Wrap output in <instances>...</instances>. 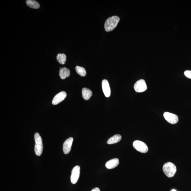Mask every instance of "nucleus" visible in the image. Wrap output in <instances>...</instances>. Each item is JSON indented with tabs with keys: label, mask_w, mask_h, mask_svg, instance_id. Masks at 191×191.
Wrapping results in <instances>:
<instances>
[{
	"label": "nucleus",
	"mask_w": 191,
	"mask_h": 191,
	"mask_svg": "<svg viewBox=\"0 0 191 191\" xmlns=\"http://www.w3.org/2000/svg\"><path fill=\"white\" fill-rule=\"evenodd\" d=\"M120 20L118 16H114L108 18L104 23V29L106 32L112 31L116 27Z\"/></svg>",
	"instance_id": "obj_1"
},
{
	"label": "nucleus",
	"mask_w": 191,
	"mask_h": 191,
	"mask_svg": "<svg viewBox=\"0 0 191 191\" xmlns=\"http://www.w3.org/2000/svg\"><path fill=\"white\" fill-rule=\"evenodd\" d=\"M163 171L167 177H173L176 174L177 169L176 166L171 162H168L164 164L163 167Z\"/></svg>",
	"instance_id": "obj_2"
},
{
	"label": "nucleus",
	"mask_w": 191,
	"mask_h": 191,
	"mask_svg": "<svg viewBox=\"0 0 191 191\" xmlns=\"http://www.w3.org/2000/svg\"><path fill=\"white\" fill-rule=\"evenodd\" d=\"M35 154L38 156H41L43 150V145L42 138L38 133L35 134Z\"/></svg>",
	"instance_id": "obj_3"
},
{
	"label": "nucleus",
	"mask_w": 191,
	"mask_h": 191,
	"mask_svg": "<svg viewBox=\"0 0 191 191\" xmlns=\"http://www.w3.org/2000/svg\"><path fill=\"white\" fill-rule=\"evenodd\" d=\"M133 146L136 150L140 153H145L148 152V148L146 144L140 140H135Z\"/></svg>",
	"instance_id": "obj_4"
},
{
	"label": "nucleus",
	"mask_w": 191,
	"mask_h": 191,
	"mask_svg": "<svg viewBox=\"0 0 191 191\" xmlns=\"http://www.w3.org/2000/svg\"><path fill=\"white\" fill-rule=\"evenodd\" d=\"M134 89L137 93H142L146 90L147 87L145 81L140 79L137 81L134 85Z\"/></svg>",
	"instance_id": "obj_5"
},
{
	"label": "nucleus",
	"mask_w": 191,
	"mask_h": 191,
	"mask_svg": "<svg viewBox=\"0 0 191 191\" xmlns=\"http://www.w3.org/2000/svg\"><path fill=\"white\" fill-rule=\"evenodd\" d=\"M80 174V167L79 166H76L73 169L72 171L71 177V183L75 184L79 179Z\"/></svg>",
	"instance_id": "obj_6"
},
{
	"label": "nucleus",
	"mask_w": 191,
	"mask_h": 191,
	"mask_svg": "<svg viewBox=\"0 0 191 191\" xmlns=\"http://www.w3.org/2000/svg\"><path fill=\"white\" fill-rule=\"evenodd\" d=\"M164 117L167 122L171 124H176L178 121L177 115L172 113L166 112L164 113Z\"/></svg>",
	"instance_id": "obj_7"
},
{
	"label": "nucleus",
	"mask_w": 191,
	"mask_h": 191,
	"mask_svg": "<svg viewBox=\"0 0 191 191\" xmlns=\"http://www.w3.org/2000/svg\"><path fill=\"white\" fill-rule=\"evenodd\" d=\"M67 97V93L64 91H61V92L58 93L54 97L52 104L54 105H56L64 101Z\"/></svg>",
	"instance_id": "obj_8"
},
{
	"label": "nucleus",
	"mask_w": 191,
	"mask_h": 191,
	"mask_svg": "<svg viewBox=\"0 0 191 191\" xmlns=\"http://www.w3.org/2000/svg\"><path fill=\"white\" fill-rule=\"evenodd\" d=\"M73 141L72 137H70L64 142L63 145V152L64 154H67L71 150L72 145Z\"/></svg>",
	"instance_id": "obj_9"
},
{
	"label": "nucleus",
	"mask_w": 191,
	"mask_h": 191,
	"mask_svg": "<svg viewBox=\"0 0 191 191\" xmlns=\"http://www.w3.org/2000/svg\"><path fill=\"white\" fill-rule=\"evenodd\" d=\"M102 90L105 96L107 97L110 96L111 90L109 82L107 80L104 79L102 82Z\"/></svg>",
	"instance_id": "obj_10"
},
{
	"label": "nucleus",
	"mask_w": 191,
	"mask_h": 191,
	"mask_svg": "<svg viewBox=\"0 0 191 191\" xmlns=\"http://www.w3.org/2000/svg\"><path fill=\"white\" fill-rule=\"evenodd\" d=\"M119 164V160L118 158H114L107 161L105 165L106 168L109 169H111L118 166Z\"/></svg>",
	"instance_id": "obj_11"
},
{
	"label": "nucleus",
	"mask_w": 191,
	"mask_h": 191,
	"mask_svg": "<svg viewBox=\"0 0 191 191\" xmlns=\"http://www.w3.org/2000/svg\"><path fill=\"white\" fill-rule=\"evenodd\" d=\"M70 75V71L69 69L64 67L61 68L59 71V75L60 78L62 79H64L69 77Z\"/></svg>",
	"instance_id": "obj_12"
},
{
	"label": "nucleus",
	"mask_w": 191,
	"mask_h": 191,
	"mask_svg": "<svg viewBox=\"0 0 191 191\" xmlns=\"http://www.w3.org/2000/svg\"><path fill=\"white\" fill-rule=\"evenodd\" d=\"M82 95L83 98L85 100H88L92 96V92L88 88H84L82 90Z\"/></svg>",
	"instance_id": "obj_13"
},
{
	"label": "nucleus",
	"mask_w": 191,
	"mask_h": 191,
	"mask_svg": "<svg viewBox=\"0 0 191 191\" xmlns=\"http://www.w3.org/2000/svg\"><path fill=\"white\" fill-rule=\"evenodd\" d=\"M122 138L121 136L120 135H115L108 140L107 143L109 145H111L118 143L121 140Z\"/></svg>",
	"instance_id": "obj_14"
},
{
	"label": "nucleus",
	"mask_w": 191,
	"mask_h": 191,
	"mask_svg": "<svg viewBox=\"0 0 191 191\" xmlns=\"http://www.w3.org/2000/svg\"><path fill=\"white\" fill-rule=\"evenodd\" d=\"M26 3L28 7L32 9H38L40 7L39 3L34 0H27L26 1Z\"/></svg>",
	"instance_id": "obj_15"
},
{
	"label": "nucleus",
	"mask_w": 191,
	"mask_h": 191,
	"mask_svg": "<svg viewBox=\"0 0 191 191\" xmlns=\"http://www.w3.org/2000/svg\"><path fill=\"white\" fill-rule=\"evenodd\" d=\"M56 59L59 64H64L66 62L67 56L64 54H59L56 57Z\"/></svg>",
	"instance_id": "obj_16"
},
{
	"label": "nucleus",
	"mask_w": 191,
	"mask_h": 191,
	"mask_svg": "<svg viewBox=\"0 0 191 191\" xmlns=\"http://www.w3.org/2000/svg\"><path fill=\"white\" fill-rule=\"evenodd\" d=\"M75 70L77 73L82 77H85L86 75V72L85 69L82 67L77 66L75 67Z\"/></svg>",
	"instance_id": "obj_17"
},
{
	"label": "nucleus",
	"mask_w": 191,
	"mask_h": 191,
	"mask_svg": "<svg viewBox=\"0 0 191 191\" xmlns=\"http://www.w3.org/2000/svg\"><path fill=\"white\" fill-rule=\"evenodd\" d=\"M185 76L188 78L191 79V71L190 70H187L185 71L184 72Z\"/></svg>",
	"instance_id": "obj_18"
},
{
	"label": "nucleus",
	"mask_w": 191,
	"mask_h": 191,
	"mask_svg": "<svg viewBox=\"0 0 191 191\" xmlns=\"http://www.w3.org/2000/svg\"><path fill=\"white\" fill-rule=\"evenodd\" d=\"M91 191H100V189L98 188H95L93 189Z\"/></svg>",
	"instance_id": "obj_19"
},
{
	"label": "nucleus",
	"mask_w": 191,
	"mask_h": 191,
	"mask_svg": "<svg viewBox=\"0 0 191 191\" xmlns=\"http://www.w3.org/2000/svg\"><path fill=\"white\" fill-rule=\"evenodd\" d=\"M171 191H177L176 190H172Z\"/></svg>",
	"instance_id": "obj_20"
}]
</instances>
